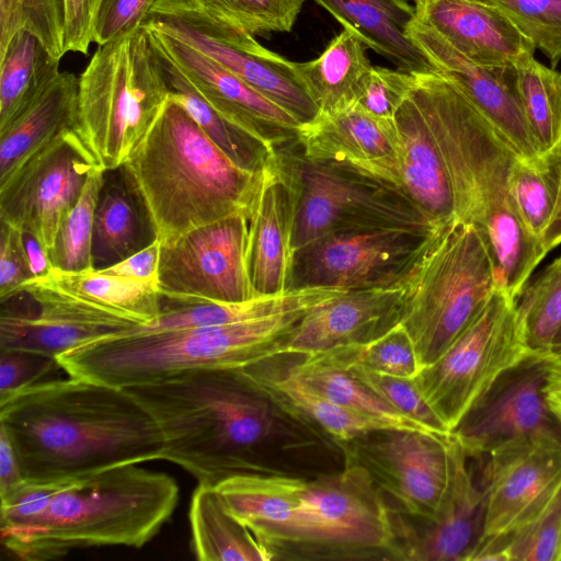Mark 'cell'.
<instances>
[{"label": "cell", "instance_id": "cell-1", "mask_svg": "<svg viewBox=\"0 0 561 561\" xmlns=\"http://www.w3.org/2000/svg\"><path fill=\"white\" fill-rule=\"evenodd\" d=\"M126 389L150 413L163 437L161 459L198 484L271 471L272 448L301 438L296 419L255 386L242 368H204ZM298 419V417H297Z\"/></svg>", "mask_w": 561, "mask_h": 561}, {"label": "cell", "instance_id": "cell-2", "mask_svg": "<svg viewBox=\"0 0 561 561\" xmlns=\"http://www.w3.org/2000/svg\"><path fill=\"white\" fill-rule=\"evenodd\" d=\"M139 465L25 480L0 497L3 546L27 561L80 548L142 547L173 514L179 485L171 476Z\"/></svg>", "mask_w": 561, "mask_h": 561}, {"label": "cell", "instance_id": "cell-3", "mask_svg": "<svg viewBox=\"0 0 561 561\" xmlns=\"http://www.w3.org/2000/svg\"><path fill=\"white\" fill-rule=\"evenodd\" d=\"M0 428L28 481L161 459L164 447L156 421L126 389L72 376L1 401Z\"/></svg>", "mask_w": 561, "mask_h": 561}, {"label": "cell", "instance_id": "cell-4", "mask_svg": "<svg viewBox=\"0 0 561 561\" xmlns=\"http://www.w3.org/2000/svg\"><path fill=\"white\" fill-rule=\"evenodd\" d=\"M409 95L442 157L455 220L472 224L482 233L491 249L497 278L516 301L547 255L525 225L511 193V170L518 156L440 75H414Z\"/></svg>", "mask_w": 561, "mask_h": 561}, {"label": "cell", "instance_id": "cell-5", "mask_svg": "<svg viewBox=\"0 0 561 561\" xmlns=\"http://www.w3.org/2000/svg\"><path fill=\"white\" fill-rule=\"evenodd\" d=\"M124 169L161 245L225 217L248 216L262 173L232 162L171 98Z\"/></svg>", "mask_w": 561, "mask_h": 561}, {"label": "cell", "instance_id": "cell-6", "mask_svg": "<svg viewBox=\"0 0 561 561\" xmlns=\"http://www.w3.org/2000/svg\"><path fill=\"white\" fill-rule=\"evenodd\" d=\"M309 309L222 325L126 330L67 351L57 362L68 376L118 388L204 368H244L277 357L278 348Z\"/></svg>", "mask_w": 561, "mask_h": 561}, {"label": "cell", "instance_id": "cell-7", "mask_svg": "<svg viewBox=\"0 0 561 561\" xmlns=\"http://www.w3.org/2000/svg\"><path fill=\"white\" fill-rule=\"evenodd\" d=\"M402 283L398 323L410 335L422 368L456 341L502 286L486 240L476 226L460 220L426 238Z\"/></svg>", "mask_w": 561, "mask_h": 561}, {"label": "cell", "instance_id": "cell-8", "mask_svg": "<svg viewBox=\"0 0 561 561\" xmlns=\"http://www.w3.org/2000/svg\"><path fill=\"white\" fill-rule=\"evenodd\" d=\"M170 98L159 55L141 25L100 45L79 77L75 131L105 171L123 167Z\"/></svg>", "mask_w": 561, "mask_h": 561}, {"label": "cell", "instance_id": "cell-9", "mask_svg": "<svg viewBox=\"0 0 561 561\" xmlns=\"http://www.w3.org/2000/svg\"><path fill=\"white\" fill-rule=\"evenodd\" d=\"M530 351L516 302L499 286L467 329L414 381L451 433L496 378Z\"/></svg>", "mask_w": 561, "mask_h": 561}, {"label": "cell", "instance_id": "cell-10", "mask_svg": "<svg viewBox=\"0 0 561 561\" xmlns=\"http://www.w3.org/2000/svg\"><path fill=\"white\" fill-rule=\"evenodd\" d=\"M299 185L295 252L336 231L381 228L435 231L399 191L336 165L287 156Z\"/></svg>", "mask_w": 561, "mask_h": 561}, {"label": "cell", "instance_id": "cell-11", "mask_svg": "<svg viewBox=\"0 0 561 561\" xmlns=\"http://www.w3.org/2000/svg\"><path fill=\"white\" fill-rule=\"evenodd\" d=\"M142 24L153 25L211 58L300 124L318 107L301 84L294 61L263 47L253 35L217 20L193 0H159Z\"/></svg>", "mask_w": 561, "mask_h": 561}, {"label": "cell", "instance_id": "cell-12", "mask_svg": "<svg viewBox=\"0 0 561 561\" xmlns=\"http://www.w3.org/2000/svg\"><path fill=\"white\" fill-rule=\"evenodd\" d=\"M559 364L551 351H530L476 400L451 435L469 458L528 442L561 443V423L546 400Z\"/></svg>", "mask_w": 561, "mask_h": 561}, {"label": "cell", "instance_id": "cell-13", "mask_svg": "<svg viewBox=\"0 0 561 561\" xmlns=\"http://www.w3.org/2000/svg\"><path fill=\"white\" fill-rule=\"evenodd\" d=\"M99 165L75 129H66L0 180V221L33 236L48 251Z\"/></svg>", "mask_w": 561, "mask_h": 561}, {"label": "cell", "instance_id": "cell-14", "mask_svg": "<svg viewBox=\"0 0 561 561\" xmlns=\"http://www.w3.org/2000/svg\"><path fill=\"white\" fill-rule=\"evenodd\" d=\"M432 232L381 228L325 234L295 252L290 289L351 290L400 283Z\"/></svg>", "mask_w": 561, "mask_h": 561}, {"label": "cell", "instance_id": "cell-15", "mask_svg": "<svg viewBox=\"0 0 561 561\" xmlns=\"http://www.w3.org/2000/svg\"><path fill=\"white\" fill-rule=\"evenodd\" d=\"M247 242L248 216L234 214L161 245L160 295L216 302L256 298L248 274Z\"/></svg>", "mask_w": 561, "mask_h": 561}, {"label": "cell", "instance_id": "cell-16", "mask_svg": "<svg viewBox=\"0 0 561 561\" xmlns=\"http://www.w3.org/2000/svg\"><path fill=\"white\" fill-rule=\"evenodd\" d=\"M477 460L486 515L484 535L471 561L506 560L507 537L535 516L561 483V443L514 444Z\"/></svg>", "mask_w": 561, "mask_h": 561}, {"label": "cell", "instance_id": "cell-17", "mask_svg": "<svg viewBox=\"0 0 561 561\" xmlns=\"http://www.w3.org/2000/svg\"><path fill=\"white\" fill-rule=\"evenodd\" d=\"M450 436L382 430L341 446L347 460L363 466L394 510L417 520H433L449 481Z\"/></svg>", "mask_w": 561, "mask_h": 561}, {"label": "cell", "instance_id": "cell-18", "mask_svg": "<svg viewBox=\"0 0 561 561\" xmlns=\"http://www.w3.org/2000/svg\"><path fill=\"white\" fill-rule=\"evenodd\" d=\"M301 505L318 550L389 552V506L359 463L346 459L337 473L304 479Z\"/></svg>", "mask_w": 561, "mask_h": 561}, {"label": "cell", "instance_id": "cell-19", "mask_svg": "<svg viewBox=\"0 0 561 561\" xmlns=\"http://www.w3.org/2000/svg\"><path fill=\"white\" fill-rule=\"evenodd\" d=\"M449 481L433 520L416 528L390 510L392 541L389 553L411 561H471L484 535L486 494L468 465V455L451 435L448 444Z\"/></svg>", "mask_w": 561, "mask_h": 561}, {"label": "cell", "instance_id": "cell-20", "mask_svg": "<svg viewBox=\"0 0 561 561\" xmlns=\"http://www.w3.org/2000/svg\"><path fill=\"white\" fill-rule=\"evenodd\" d=\"M299 185L287 156L268 160L248 214L247 267L255 296L290 289Z\"/></svg>", "mask_w": 561, "mask_h": 561}, {"label": "cell", "instance_id": "cell-21", "mask_svg": "<svg viewBox=\"0 0 561 561\" xmlns=\"http://www.w3.org/2000/svg\"><path fill=\"white\" fill-rule=\"evenodd\" d=\"M35 313L3 309L0 317V350H22L57 356L87 342L113 335L139 323L112 311L78 300L35 278L23 286Z\"/></svg>", "mask_w": 561, "mask_h": 561}, {"label": "cell", "instance_id": "cell-22", "mask_svg": "<svg viewBox=\"0 0 561 561\" xmlns=\"http://www.w3.org/2000/svg\"><path fill=\"white\" fill-rule=\"evenodd\" d=\"M142 26L152 45L179 67L205 101L224 117L274 149L296 137L301 124L286 110L182 41L153 25Z\"/></svg>", "mask_w": 561, "mask_h": 561}, {"label": "cell", "instance_id": "cell-23", "mask_svg": "<svg viewBox=\"0 0 561 561\" xmlns=\"http://www.w3.org/2000/svg\"><path fill=\"white\" fill-rule=\"evenodd\" d=\"M295 138L304 159L351 170L401 193L396 121L377 118L355 104L318 112L297 128Z\"/></svg>", "mask_w": 561, "mask_h": 561}, {"label": "cell", "instance_id": "cell-24", "mask_svg": "<svg viewBox=\"0 0 561 561\" xmlns=\"http://www.w3.org/2000/svg\"><path fill=\"white\" fill-rule=\"evenodd\" d=\"M304 479L282 473L230 477L215 489L227 512L253 535L267 556L317 547L301 505Z\"/></svg>", "mask_w": 561, "mask_h": 561}, {"label": "cell", "instance_id": "cell-25", "mask_svg": "<svg viewBox=\"0 0 561 561\" xmlns=\"http://www.w3.org/2000/svg\"><path fill=\"white\" fill-rule=\"evenodd\" d=\"M408 35L425 54L436 73L450 82L494 126L519 158L543 156L504 70L472 61L416 18L409 26Z\"/></svg>", "mask_w": 561, "mask_h": 561}, {"label": "cell", "instance_id": "cell-26", "mask_svg": "<svg viewBox=\"0 0 561 561\" xmlns=\"http://www.w3.org/2000/svg\"><path fill=\"white\" fill-rule=\"evenodd\" d=\"M403 283L351 289L310 308L278 350L310 355L337 345L369 341L398 323Z\"/></svg>", "mask_w": 561, "mask_h": 561}, {"label": "cell", "instance_id": "cell-27", "mask_svg": "<svg viewBox=\"0 0 561 561\" xmlns=\"http://www.w3.org/2000/svg\"><path fill=\"white\" fill-rule=\"evenodd\" d=\"M415 18L472 61L499 70L535 56L536 48L485 0H416Z\"/></svg>", "mask_w": 561, "mask_h": 561}, {"label": "cell", "instance_id": "cell-28", "mask_svg": "<svg viewBox=\"0 0 561 561\" xmlns=\"http://www.w3.org/2000/svg\"><path fill=\"white\" fill-rule=\"evenodd\" d=\"M394 121L399 134L400 191L434 230L444 228L455 220L448 176L433 136L409 94Z\"/></svg>", "mask_w": 561, "mask_h": 561}, {"label": "cell", "instance_id": "cell-29", "mask_svg": "<svg viewBox=\"0 0 561 561\" xmlns=\"http://www.w3.org/2000/svg\"><path fill=\"white\" fill-rule=\"evenodd\" d=\"M354 31L367 48L389 59L398 70L412 73L436 72L425 54L408 35L415 19L410 0H313Z\"/></svg>", "mask_w": 561, "mask_h": 561}, {"label": "cell", "instance_id": "cell-30", "mask_svg": "<svg viewBox=\"0 0 561 561\" xmlns=\"http://www.w3.org/2000/svg\"><path fill=\"white\" fill-rule=\"evenodd\" d=\"M154 240L147 210L124 165L105 171L94 215L93 267H108Z\"/></svg>", "mask_w": 561, "mask_h": 561}, {"label": "cell", "instance_id": "cell-31", "mask_svg": "<svg viewBox=\"0 0 561 561\" xmlns=\"http://www.w3.org/2000/svg\"><path fill=\"white\" fill-rule=\"evenodd\" d=\"M79 78L59 75L8 125L0 128V180L31 152L66 129H75Z\"/></svg>", "mask_w": 561, "mask_h": 561}, {"label": "cell", "instance_id": "cell-32", "mask_svg": "<svg viewBox=\"0 0 561 561\" xmlns=\"http://www.w3.org/2000/svg\"><path fill=\"white\" fill-rule=\"evenodd\" d=\"M363 39L344 28L314 59L294 61L296 73L321 113L357 104L373 65Z\"/></svg>", "mask_w": 561, "mask_h": 561}, {"label": "cell", "instance_id": "cell-33", "mask_svg": "<svg viewBox=\"0 0 561 561\" xmlns=\"http://www.w3.org/2000/svg\"><path fill=\"white\" fill-rule=\"evenodd\" d=\"M242 369L255 386L290 414L317 425L340 445L362 438L373 432L389 430L377 420L330 401L290 371L273 377L267 369L259 364Z\"/></svg>", "mask_w": 561, "mask_h": 561}, {"label": "cell", "instance_id": "cell-34", "mask_svg": "<svg viewBox=\"0 0 561 561\" xmlns=\"http://www.w3.org/2000/svg\"><path fill=\"white\" fill-rule=\"evenodd\" d=\"M39 283L78 300L112 311L139 324L153 321L160 313L158 278L135 279L89 268L64 272L51 268L34 277Z\"/></svg>", "mask_w": 561, "mask_h": 561}, {"label": "cell", "instance_id": "cell-35", "mask_svg": "<svg viewBox=\"0 0 561 561\" xmlns=\"http://www.w3.org/2000/svg\"><path fill=\"white\" fill-rule=\"evenodd\" d=\"M156 50L170 90V98L188 112L206 136L232 162L242 169L261 172L277 150L219 114L197 92L179 67L167 55L157 48Z\"/></svg>", "mask_w": 561, "mask_h": 561}, {"label": "cell", "instance_id": "cell-36", "mask_svg": "<svg viewBox=\"0 0 561 561\" xmlns=\"http://www.w3.org/2000/svg\"><path fill=\"white\" fill-rule=\"evenodd\" d=\"M192 549L202 561H264L253 535L225 508L215 486L198 484L188 511Z\"/></svg>", "mask_w": 561, "mask_h": 561}, {"label": "cell", "instance_id": "cell-37", "mask_svg": "<svg viewBox=\"0 0 561 561\" xmlns=\"http://www.w3.org/2000/svg\"><path fill=\"white\" fill-rule=\"evenodd\" d=\"M59 62L30 32L14 34L0 53V128L59 75Z\"/></svg>", "mask_w": 561, "mask_h": 561}, {"label": "cell", "instance_id": "cell-38", "mask_svg": "<svg viewBox=\"0 0 561 561\" xmlns=\"http://www.w3.org/2000/svg\"><path fill=\"white\" fill-rule=\"evenodd\" d=\"M541 153L561 148V71L535 56L504 70Z\"/></svg>", "mask_w": 561, "mask_h": 561}, {"label": "cell", "instance_id": "cell-39", "mask_svg": "<svg viewBox=\"0 0 561 561\" xmlns=\"http://www.w3.org/2000/svg\"><path fill=\"white\" fill-rule=\"evenodd\" d=\"M288 371L330 401L385 424L389 430L421 432L440 436L398 412L350 373L301 356Z\"/></svg>", "mask_w": 561, "mask_h": 561}, {"label": "cell", "instance_id": "cell-40", "mask_svg": "<svg viewBox=\"0 0 561 561\" xmlns=\"http://www.w3.org/2000/svg\"><path fill=\"white\" fill-rule=\"evenodd\" d=\"M305 356L330 366L356 365L373 371L411 379L422 369L413 342L400 323L369 341L337 345Z\"/></svg>", "mask_w": 561, "mask_h": 561}, {"label": "cell", "instance_id": "cell-41", "mask_svg": "<svg viewBox=\"0 0 561 561\" xmlns=\"http://www.w3.org/2000/svg\"><path fill=\"white\" fill-rule=\"evenodd\" d=\"M515 302L530 350L551 351L561 325V255L528 282Z\"/></svg>", "mask_w": 561, "mask_h": 561}, {"label": "cell", "instance_id": "cell-42", "mask_svg": "<svg viewBox=\"0 0 561 561\" xmlns=\"http://www.w3.org/2000/svg\"><path fill=\"white\" fill-rule=\"evenodd\" d=\"M105 170L92 171L82 193L61 222L54 245L48 251L51 268L80 272L93 267L92 241L94 215Z\"/></svg>", "mask_w": 561, "mask_h": 561}, {"label": "cell", "instance_id": "cell-43", "mask_svg": "<svg viewBox=\"0 0 561 561\" xmlns=\"http://www.w3.org/2000/svg\"><path fill=\"white\" fill-rule=\"evenodd\" d=\"M22 30L61 60L66 54V0H0V53Z\"/></svg>", "mask_w": 561, "mask_h": 561}, {"label": "cell", "instance_id": "cell-44", "mask_svg": "<svg viewBox=\"0 0 561 561\" xmlns=\"http://www.w3.org/2000/svg\"><path fill=\"white\" fill-rule=\"evenodd\" d=\"M510 187L525 225L542 244L556 203V183L547 154L538 159L516 157L511 170Z\"/></svg>", "mask_w": 561, "mask_h": 561}, {"label": "cell", "instance_id": "cell-45", "mask_svg": "<svg viewBox=\"0 0 561 561\" xmlns=\"http://www.w3.org/2000/svg\"><path fill=\"white\" fill-rule=\"evenodd\" d=\"M208 15L251 35L291 31L306 0H193Z\"/></svg>", "mask_w": 561, "mask_h": 561}, {"label": "cell", "instance_id": "cell-46", "mask_svg": "<svg viewBox=\"0 0 561 561\" xmlns=\"http://www.w3.org/2000/svg\"><path fill=\"white\" fill-rule=\"evenodd\" d=\"M502 11L556 68L561 61V0H485Z\"/></svg>", "mask_w": 561, "mask_h": 561}, {"label": "cell", "instance_id": "cell-47", "mask_svg": "<svg viewBox=\"0 0 561 561\" xmlns=\"http://www.w3.org/2000/svg\"><path fill=\"white\" fill-rule=\"evenodd\" d=\"M506 560H561V483L547 504L506 539Z\"/></svg>", "mask_w": 561, "mask_h": 561}, {"label": "cell", "instance_id": "cell-48", "mask_svg": "<svg viewBox=\"0 0 561 561\" xmlns=\"http://www.w3.org/2000/svg\"><path fill=\"white\" fill-rule=\"evenodd\" d=\"M337 368L350 373L376 396L407 417L422 424L440 436H449L451 434L428 407L414 378L411 379L377 373L356 365Z\"/></svg>", "mask_w": 561, "mask_h": 561}, {"label": "cell", "instance_id": "cell-49", "mask_svg": "<svg viewBox=\"0 0 561 561\" xmlns=\"http://www.w3.org/2000/svg\"><path fill=\"white\" fill-rule=\"evenodd\" d=\"M414 83V75L373 66L357 105L368 114L394 121L396 113Z\"/></svg>", "mask_w": 561, "mask_h": 561}, {"label": "cell", "instance_id": "cell-50", "mask_svg": "<svg viewBox=\"0 0 561 561\" xmlns=\"http://www.w3.org/2000/svg\"><path fill=\"white\" fill-rule=\"evenodd\" d=\"M159 0H101L93 27L99 46L129 34L141 26Z\"/></svg>", "mask_w": 561, "mask_h": 561}, {"label": "cell", "instance_id": "cell-51", "mask_svg": "<svg viewBox=\"0 0 561 561\" xmlns=\"http://www.w3.org/2000/svg\"><path fill=\"white\" fill-rule=\"evenodd\" d=\"M56 358L22 350H0V402L37 383L54 367ZM60 367V366H59Z\"/></svg>", "mask_w": 561, "mask_h": 561}, {"label": "cell", "instance_id": "cell-52", "mask_svg": "<svg viewBox=\"0 0 561 561\" xmlns=\"http://www.w3.org/2000/svg\"><path fill=\"white\" fill-rule=\"evenodd\" d=\"M33 278L23 232L1 221L0 229V298L5 301L23 293L24 284Z\"/></svg>", "mask_w": 561, "mask_h": 561}, {"label": "cell", "instance_id": "cell-53", "mask_svg": "<svg viewBox=\"0 0 561 561\" xmlns=\"http://www.w3.org/2000/svg\"><path fill=\"white\" fill-rule=\"evenodd\" d=\"M101 0H66V53L87 54Z\"/></svg>", "mask_w": 561, "mask_h": 561}, {"label": "cell", "instance_id": "cell-54", "mask_svg": "<svg viewBox=\"0 0 561 561\" xmlns=\"http://www.w3.org/2000/svg\"><path fill=\"white\" fill-rule=\"evenodd\" d=\"M161 243L154 240L146 248L108 267L99 270L102 273L135 279L158 278V266Z\"/></svg>", "mask_w": 561, "mask_h": 561}, {"label": "cell", "instance_id": "cell-55", "mask_svg": "<svg viewBox=\"0 0 561 561\" xmlns=\"http://www.w3.org/2000/svg\"><path fill=\"white\" fill-rule=\"evenodd\" d=\"M24 481L16 450L8 434L0 428V497Z\"/></svg>", "mask_w": 561, "mask_h": 561}, {"label": "cell", "instance_id": "cell-56", "mask_svg": "<svg viewBox=\"0 0 561 561\" xmlns=\"http://www.w3.org/2000/svg\"><path fill=\"white\" fill-rule=\"evenodd\" d=\"M550 172L556 183V203L542 245L548 254L561 243V148L547 154Z\"/></svg>", "mask_w": 561, "mask_h": 561}, {"label": "cell", "instance_id": "cell-57", "mask_svg": "<svg viewBox=\"0 0 561 561\" xmlns=\"http://www.w3.org/2000/svg\"><path fill=\"white\" fill-rule=\"evenodd\" d=\"M23 237L33 278L46 275L51 270L46 250L33 236L23 232Z\"/></svg>", "mask_w": 561, "mask_h": 561}, {"label": "cell", "instance_id": "cell-58", "mask_svg": "<svg viewBox=\"0 0 561 561\" xmlns=\"http://www.w3.org/2000/svg\"><path fill=\"white\" fill-rule=\"evenodd\" d=\"M546 400L551 412L561 423V363L553 369L545 389Z\"/></svg>", "mask_w": 561, "mask_h": 561}, {"label": "cell", "instance_id": "cell-59", "mask_svg": "<svg viewBox=\"0 0 561 561\" xmlns=\"http://www.w3.org/2000/svg\"><path fill=\"white\" fill-rule=\"evenodd\" d=\"M561 348V325L554 336L553 344L551 351Z\"/></svg>", "mask_w": 561, "mask_h": 561}, {"label": "cell", "instance_id": "cell-60", "mask_svg": "<svg viewBox=\"0 0 561 561\" xmlns=\"http://www.w3.org/2000/svg\"><path fill=\"white\" fill-rule=\"evenodd\" d=\"M553 353L557 356V358L561 362V348L554 350Z\"/></svg>", "mask_w": 561, "mask_h": 561}, {"label": "cell", "instance_id": "cell-61", "mask_svg": "<svg viewBox=\"0 0 561 561\" xmlns=\"http://www.w3.org/2000/svg\"><path fill=\"white\" fill-rule=\"evenodd\" d=\"M411 1H413V2H414V1H416V0H411Z\"/></svg>", "mask_w": 561, "mask_h": 561}]
</instances>
